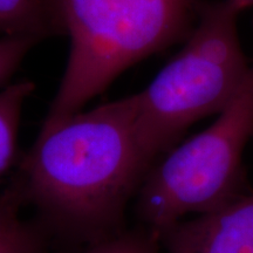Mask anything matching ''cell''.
I'll use <instances>...</instances> for the list:
<instances>
[{"instance_id": "8fae6325", "label": "cell", "mask_w": 253, "mask_h": 253, "mask_svg": "<svg viewBox=\"0 0 253 253\" xmlns=\"http://www.w3.org/2000/svg\"><path fill=\"white\" fill-rule=\"evenodd\" d=\"M230 1L231 4L235 6V8L239 13H242L244 9L253 6V0H230Z\"/></svg>"}, {"instance_id": "277c9868", "label": "cell", "mask_w": 253, "mask_h": 253, "mask_svg": "<svg viewBox=\"0 0 253 253\" xmlns=\"http://www.w3.org/2000/svg\"><path fill=\"white\" fill-rule=\"evenodd\" d=\"M253 136V65L212 125L154 163L137 196L144 227L160 237L188 214L211 212L243 196V155Z\"/></svg>"}, {"instance_id": "8992f818", "label": "cell", "mask_w": 253, "mask_h": 253, "mask_svg": "<svg viewBox=\"0 0 253 253\" xmlns=\"http://www.w3.org/2000/svg\"><path fill=\"white\" fill-rule=\"evenodd\" d=\"M65 37L50 0H0V38Z\"/></svg>"}, {"instance_id": "7a4b0ae2", "label": "cell", "mask_w": 253, "mask_h": 253, "mask_svg": "<svg viewBox=\"0 0 253 253\" xmlns=\"http://www.w3.org/2000/svg\"><path fill=\"white\" fill-rule=\"evenodd\" d=\"M71 41L41 128L81 112L123 72L188 33L196 0H50Z\"/></svg>"}, {"instance_id": "6da1fadb", "label": "cell", "mask_w": 253, "mask_h": 253, "mask_svg": "<svg viewBox=\"0 0 253 253\" xmlns=\"http://www.w3.org/2000/svg\"><path fill=\"white\" fill-rule=\"evenodd\" d=\"M153 166L138 141L132 94L41 128L11 188L55 230L94 244L121 232Z\"/></svg>"}, {"instance_id": "5b68a950", "label": "cell", "mask_w": 253, "mask_h": 253, "mask_svg": "<svg viewBox=\"0 0 253 253\" xmlns=\"http://www.w3.org/2000/svg\"><path fill=\"white\" fill-rule=\"evenodd\" d=\"M168 253H253V192L160 235Z\"/></svg>"}, {"instance_id": "52a82bcc", "label": "cell", "mask_w": 253, "mask_h": 253, "mask_svg": "<svg viewBox=\"0 0 253 253\" xmlns=\"http://www.w3.org/2000/svg\"><path fill=\"white\" fill-rule=\"evenodd\" d=\"M21 205L11 186L0 194V253H47L42 229L20 216Z\"/></svg>"}, {"instance_id": "ba28073f", "label": "cell", "mask_w": 253, "mask_h": 253, "mask_svg": "<svg viewBox=\"0 0 253 253\" xmlns=\"http://www.w3.org/2000/svg\"><path fill=\"white\" fill-rule=\"evenodd\" d=\"M34 89L33 81L23 79L0 90V178L17 160L21 114Z\"/></svg>"}, {"instance_id": "30bf717a", "label": "cell", "mask_w": 253, "mask_h": 253, "mask_svg": "<svg viewBox=\"0 0 253 253\" xmlns=\"http://www.w3.org/2000/svg\"><path fill=\"white\" fill-rule=\"evenodd\" d=\"M39 41L32 38H0V87H6L30 50Z\"/></svg>"}, {"instance_id": "9c48e42d", "label": "cell", "mask_w": 253, "mask_h": 253, "mask_svg": "<svg viewBox=\"0 0 253 253\" xmlns=\"http://www.w3.org/2000/svg\"><path fill=\"white\" fill-rule=\"evenodd\" d=\"M160 237L147 227L116 233L94 243L84 253H157Z\"/></svg>"}, {"instance_id": "3957f363", "label": "cell", "mask_w": 253, "mask_h": 253, "mask_svg": "<svg viewBox=\"0 0 253 253\" xmlns=\"http://www.w3.org/2000/svg\"><path fill=\"white\" fill-rule=\"evenodd\" d=\"M239 14L230 0L198 2L184 47L134 94L138 141L153 163L192 125L223 112L242 88L251 66L240 43Z\"/></svg>"}]
</instances>
